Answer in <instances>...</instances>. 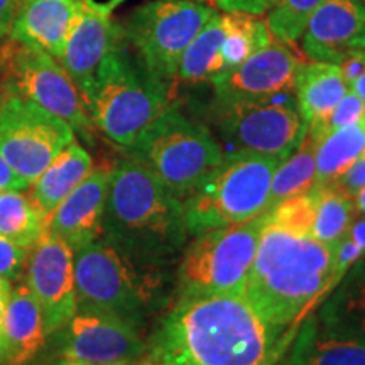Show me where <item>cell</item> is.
I'll use <instances>...</instances> for the list:
<instances>
[{
    "label": "cell",
    "mask_w": 365,
    "mask_h": 365,
    "mask_svg": "<svg viewBox=\"0 0 365 365\" xmlns=\"http://www.w3.org/2000/svg\"><path fill=\"white\" fill-rule=\"evenodd\" d=\"M7 41V39H6ZM6 41H0V83H2L4 75L7 70V53H6Z\"/></svg>",
    "instance_id": "7bdbcfd3"
},
{
    "label": "cell",
    "mask_w": 365,
    "mask_h": 365,
    "mask_svg": "<svg viewBox=\"0 0 365 365\" xmlns=\"http://www.w3.org/2000/svg\"><path fill=\"white\" fill-rule=\"evenodd\" d=\"M362 51H364V54H365V49H362Z\"/></svg>",
    "instance_id": "681fc988"
},
{
    "label": "cell",
    "mask_w": 365,
    "mask_h": 365,
    "mask_svg": "<svg viewBox=\"0 0 365 365\" xmlns=\"http://www.w3.org/2000/svg\"><path fill=\"white\" fill-rule=\"evenodd\" d=\"M336 245L267 215L250 267L245 299L271 325L298 328L333 289Z\"/></svg>",
    "instance_id": "7a4b0ae2"
},
{
    "label": "cell",
    "mask_w": 365,
    "mask_h": 365,
    "mask_svg": "<svg viewBox=\"0 0 365 365\" xmlns=\"http://www.w3.org/2000/svg\"><path fill=\"white\" fill-rule=\"evenodd\" d=\"M314 220L312 227L313 237L325 244L336 245L349 232L354 222V200L340 193L331 185L314 186Z\"/></svg>",
    "instance_id": "f546056e"
},
{
    "label": "cell",
    "mask_w": 365,
    "mask_h": 365,
    "mask_svg": "<svg viewBox=\"0 0 365 365\" xmlns=\"http://www.w3.org/2000/svg\"><path fill=\"white\" fill-rule=\"evenodd\" d=\"M182 200L135 159L110 168L102 239L132 262L163 269L186 242Z\"/></svg>",
    "instance_id": "3957f363"
},
{
    "label": "cell",
    "mask_w": 365,
    "mask_h": 365,
    "mask_svg": "<svg viewBox=\"0 0 365 365\" xmlns=\"http://www.w3.org/2000/svg\"><path fill=\"white\" fill-rule=\"evenodd\" d=\"M6 53L7 70L0 90L6 91V95L41 105L83 135L86 143L93 144V134L97 129L91 122L78 88L58 59L43 49L12 39L6 41Z\"/></svg>",
    "instance_id": "8fae6325"
},
{
    "label": "cell",
    "mask_w": 365,
    "mask_h": 365,
    "mask_svg": "<svg viewBox=\"0 0 365 365\" xmlns=\"http://www.w3.org/2000/svg\"><path fill=\"white\" fill-rule=\"evenodd\" d=\"M294 100L308 124V130L322 139L328 115L349 91L339 65L325 61L299 63L294 75Z\"/></svg>",
    "instance_id": "ffe728a7"
},
{
    "label": "cell",
    "mask_w": 365,
    "mask_h": 365,
    "mask_svg": "<svg viewBox=\"0 0 365 365\" xmlns=\"http://www.w3.org/2000/svg\"><path fill=\"white\" fill-rule=\"evenodd\" d=\"M365 153V118L357 124L340 127L322 137L317 149L314 186L330 185ZM313 186V188H314Z\"/></svg>",
    "instance_id": "484cf974"
},
{
    "label": "cell",
    "mask_w": 365,
    "mask_h": 365,
    "mask_svg": "<svg viewBox=\"0 0 365 365\" xmlns=\"http://www.w3.org/2000/svg\"><path fill=\"white\" fill-rule=\"evenodd\" d=\"M4 335L9 365H24L33 360L48 340L38 301L22 279L12 284L4 318Z\"/></svg>",
    "instance_id": "7402d4cb"
},
{
    "label": "cell",
    "mask_w": 365,
    "mask_h": 365,
    "mask_svg": "<svg viewBox=\"0 0 365 365\" xmlns=\"http://www.w3.org/2000/svg\"><path fill=\"white\" fill-rule=\"evenodd\" d=\"M93 171V159L85 148L73 140L68 144L53 163L41 173L31 188V198L44 217L51 215L68 195L71 193L90 173Z\"/></svg>",
    "instance_id": "cb8c5ba5"
},
{
    "label": "cell",
    "mask_w": 365,
    "mask_h": 365,
    "mask_svg": "<svg viewBox=\"0 0 365 365\" xmlns=\"http://www.w3.org/2000/svg\"><path fill=\"white\" fill-rule=\"evenodd\" d=\"M46 230V217L31 196L17 190L0 191V235L29 250Z\"/></svg>",
    "instance_id": "83f0119b"
},
{
    "label": "cell",
    "mask_w": 365,
    "mask_h": 365,
    "mask_svg": "<svg viewBox=\"0 0 365 365\" xmlns=\"http://www.w3.org/2000/svg\"><path fill=\"white\" fill-rule=\"evenodd\" d=\"M46 344L56 357L97 364H134L148 350L139 328L112 314L80 309Z\"/></svg>",
    "instance_id": "4fadbf2b"
},
{
    "label": "cell",
    "mask_w": 365,
    "mask_h": 365,
    "mask_svg": "<svg viewBox=\"0 0 365 365\" xmlns=\"http://www.w3.org/2000/svg\"><path fill=\"white\" fill-rule=\"evenodd\" d=\"M122 38V26L112 19V11L107 4L97 0L76 2L75 19L58 63L78 88L83 103L100 63Z\"/></svg>",
    "instance_id": "9a60e30c"
},
{
    "label": "cell",
    "mask_w": 365,
    "mask_h": 365,
    "mask_svg": "<svg viewBox=\"0 0 365 365\" xmlns=\"http://www.w3.org/2000/svg\"><path fill=\"white\" fill-rule=\"evenodd\" d=\"M323 327L344 336L365 340V261L346 271L314 313Z\"/></svg>",
    "instance_id": "603a6c76"
},
{
    "label": "cell",
    "mask_w": 365,
    "mask_h": 365,
    "mask_svg": "<svg viewBox=\"0 0 365 365\" xmlns=\"http://www.w3.org/2000/svg\"><path fill=\"white\" fill-rule=\"evenodd\" d=\"M161 274L98 239L75 250L76 304L80 312L112 314L139 328L161 299Z\"/></svg>",
    "instance_id": "5b68a950"
},
{
    "label": "cell",
    "mask_w": 365,
    "mask_h": 365,
    "mask_svg": "<svg viewBox=\"0 0 365 365\" xmlns=\"http://www.w3.org/2000/svg\"><path fill=\"white\" fill-rule=\"evenodd\" d=\"M12 284L0 277V365H9V352L6 344V335H4V318H6V309L11 296Z\"/></svg>",
    "instance_id": "8d00e7d4"
},
{
    "label": "cell",
    "mask_w": 365,
    "mask_h": 365,
    "mask_svg": "<svg viewBox=\"0 0 365 365\" xmlns=\"http://www.w3.org/2000/svg\"><path fill=\"white\" fill-rule=\"evenodd\" d=\"M349 88H350V90H352V91H354V93H355V95H357V97H359L360 100H362V102L365 103V71L362 73V75H360V76H359V78H357V80H355V81H354V83H352V85H350V86H349Z\"/></svg>",
    "instance_id": "b9f144b4"
},
{
    "label": "cell",
    "mask_w": 365,
    "mask_h": 365,
    "mask_svg": "<svg viewBox=\"0 0 365 365\" xmlns=\"http://www.w3.org/2000/svg\"><path fill=\"white\" fill-rule=\"evenodd\" d=\"M27 259V249L0 235V277L16 284L22 279Z\"/></svg>",
    "instance_id": "d6a6232c"
},
{
    "label": "cell",
    "mask_w": 365,
    "mask_h": 365,
    "mask_svg": "<svg viewBox=\"0 0 365 365\" xmlns=\"http://www.w3.org/2000/svg\"><path fill=\"white\" fill-rule=\"evenodd\" d=\"M364 24L365 0H325L301 36L303 51L313 61L339 65Z\"/></svg>",
    "instance_id": "ac0fdd59"
},
{
    "label": "cell",
    "mask_w": 365,
    "mask_h": 365,
    "mask_svg": "<svg viewBox=\"0 0 365 365\" xmlns=\"http://www.w3.org/2000/svg\"><path fill=\"white\" fill-rule=\"evenodd\" d=\"M213 14L212 7L195 0H153L132 11L122 31L144 66L173 85L182 53Z\"/></svg>",
    "instance_id": "30bf717a"
},
{
    "label": "cell",
    "mask_w": 365,
    "mask_h": 365,
    "mask_svg": "<svg viewBox=\"0 0 365 365\" xmlns=\"http://www.w3.org/2000/svg\"><path fill=\"white\" fill-rule=\"evenodd\" d=\"M340 73L346 85H352L355 80L365 71V54L362 49H349L339 63Z\"/></svg>",
    "instance_id": "d590c367"
},
{
    "label": "cell",
    "mask_w": 365,
    "mask_h": 365,
    "mask_svg": "<svg viewBox=\"0 0 365 365\" xmlns=\"http://www.w3.org/2000/svg\"><path fill=\"white\" fill-rule=\"evenodd\" d=\"M266 212L237 225L195 235L178 266V298L244 294Z\"/></svg>",
    "instance_id": "ba28073f"
},
{
    "label": "cell",
    "mask_w": 365,
    "mask_h": 365,
    "mask_svg": "<svg viewBox=\"0 0 365 365\" xmlns=\"http://www.w3.org/2000/svg\"><path fill=\"white\" fill-rule=\"evenodd\" d=\"M323 2L325 0H276L267 16L272 38L294 44L307 29L309 17Z\"/></svg>",
    "instance_id": "4dcf8cb0"
},
{
    "label": "cell",
    "mask_w": 365,
    "mask_h": 365,
    "mask_svg": "<svg viewBox=\"0 0 365 365\" xmlns=\"http://www.w3.org/2000/svg\"><path fill=\"white\" fill-rule=\"evenodd\" d=\"M46 365H137L134 364H97V362H86V360H75V359H63V357H54L51 362Z\"/></svg>",
    "instance_id": "60d3db41"
},
{
    "label": "cell",
    "mask_w": 365,
    "mask_h": 365,
    "mask_svg": "<svg viewBox=\"0 0 365 365\" xmlns=\"http://www.w3.org/2000/svg\"><path fill=\"white\" fill-rule=\"evenodd\" d=\"M73 140L75 130L63 118L31 100L7 95L0 108V156L29 185Z\"/></svg>",
    "instance_id": "7c38bea8"
},
{
    "label": "cell",
    "mask_w": 365,
    "mask_h": 365,
    "mask_svg": "<svg viewBox=\"0 0 365 365\" xmlns=\"http://www.w3.org/2000/svg\"><path fill=\"white\" fill-rule=\"evenodd\" d=\"M350 49H365V24L360 33L350 41Z\"/></svg>",
    "instance_id": "f6af8a7d"
},
{
    "label": "cell",
    "mask_w": 365,
    "mask_h": 365,
    "mask_svg": "<svg viewBox=\"0 0 365 365\" xmlns=\"http://www.w3.org/2000/svg\"><path fill=\"white\" fill-rule=\"evenodd\" d=\"M24 281L38 301L48 336L78 312L75 287V250L44 230L27 250Z\"/></svg>",
    "instance_id": "5bb4252c"
},
{
    "label": "cell",
    "mask_w": 365,
    "mask_h": 365,
    "mask_svg": "<svg viewBox=\"0 0 365 365\" xmlns=\"http://www.w3.org/2000/svg\"><path fill=\"white\" fill-rule=\"evenodd\" d=\"M78 0H21L9 39L33 46L59 59Z\"/></svg>",
    "instance_id": "d6986e66"
},
{
    "label": "cell",
    "mask_w": 365,
    "mask_h": 365,
    "mask_svg": "<svg viewBox=\"0 0 365 365\" xmlns=\"http://www.w3.org/2000/svg\"><path fill=\"white\" fill-rule=\"evenodd\" d=\"M223 36H225L223 17L213 14L212 19L203 26V29L196 34V38L182 53L176 78L195 85L210 81L225 70L220 54Z\"/></svg>",
    "instance_id": "d4e9b609"
},
{
    "label": "cell",
    "mask_w": 365,
    "mask_h": 365,
    "mask_svg": "<svg viewBox=\"0 0 365 365\" xmlns=\"http://www.w3.org/2000/svg\"><path fill=\"white\" fill-rule=\"evenodd\" d=\"M213 118L227 154H259L282 163L308 134V124L289 91L264 98L213 105Z\"/></svg>",
    "instance_id": "9c48e42d"
},
{
    "label": "cell",
    "mask_w": 365,
    "mask_h": 365,
    "mask_svg": "<svg viewBox=\"0 0 365 365\" xmlns=\"http://www.w3.org/2000/svg\"><path fill=\"white\" fill-rule=\"evenodd\" d=\"M21 0H0V41L9 39Z\"/></svg>",
    "instance_id": "74e56055"
},
{
    "label": "cell",
    "mask_w": 365,
    "mask_h": 365,
    "mask_svg": "<svg viewBox=\"0 0 365 365\" xmlns=\"http://www.w3.org/2000/svg\"><path fill=\"white\" fill-rule=\"evenodd\" d=\"M298 328L267 323L244 294L178 298L150 336L149 357L158 365H276Z\"/></svg>",
    "instance_id": "6da1fadb"
},
{
    "label": "cell",
    "mask_w": 365,
    "mask_h": 365,
    "mask_svg": "<svg viewBox=\"0 0 365 365\" xmlns=\"http://www.w3.org/2000/svg\"><path fill=\"white\" fill-rule=\"evenodd\" d=\"M110 170H93L46 218V232L73 250L102 239Z\"/></svg>",
    "instance_id": "e0dca14e"
},
{
    "label": "cell",
    "mask_w": 365,
    "mask_h": 365,
    "mask_svg": "<svg viewBox=\"0 0 365 365\" xmlns=\"http://www.w3.org/2000/svg\"><path fill=\"white\" fill-rule=\"evenodd\" d=\"M129 153L180 198H186L223 159L212 132L173 105L140 134Z\"/></svg>",
    "instance_id": "52a82bcc"
},
{
    "label": "cell",
    "mask_w": 365,
    "mask_h": 365,
    "mask_svg": "<svg viewBox=\"0 0 365 365\" xmlns=\"http://www.w3.org/2000/svg\"><path fill=\"white\" fill-rule=\"evenodd\" d=\"M319 140L322 139L308 130L299 148L277 166L269 191L267 210L287 198L308 193L313 188L317 180V149Z\"/></svg>",
    "instance_id": "4316f807"
},
{
    "label": "cell",
    "mask_w": 365,
    "mask_h": 365,
    "mask_svg": "<svg viewBox=\"0 0 365 365\" xmlns=\"http://www.w3.org/2000/svg\"><path fill=\"white\" fill-rule=\"evenodd\" d=\"M170 102L171 85L154 76L122 38L100 63L85 107L95 129L129 149Z\"/></svg>",
    "instance_id": "277c9868"
},
{
    "label": "cell",
    "mask_w": 365,
    "mask_h": 365,
    "mask_svg": "<svg viewBox=\"0 0 365 365\" xmlns=\"http://www.w3.org/2000/svg\"><path fill=\"white\" fill-rule=\"evenodd\" d=\"M352 200H354L355 212H359V213H362V215H365V186L359 191L357 195L354 196Z\"/></svg>",
    "instance_id": "ee69618b"
},
{
    "label": "cell",
    "mask_w": 365,
    "mask_h": 365,
    "mask_svg": "<svg viewBox=\"0 0 365 365\" xmlns=\"http://www.w3.org/2000/svg\"><path fill=\"white\" fill-rule=\"evenodd\" d=\"M281 161L259 154H223L222 163L182 202L186 232L244 223L267 212L272 176Z\"/></svg>",
    "instance_id": "8992f818"
},
{
    "label": "cell",
    "mask_w": 365,
    "mask_h": 365,
    "mask_svg": "<svg viewBox=\"0 0 365 365\" xmlns=\"http://www.w3.org/2000/svg\"><path fill=\"white\" fill-rule=\"evenodd\" d=\"M140 365H158V364H154V362H150V360H149V362H145V364H140Z\"/></svg>",
    "instance_id": "c3c4849f"
},
{
    "label": "cell",
    "mask_w": 365,
    "mask_h": 365,
    "mask_svg": "<svg viewBox=\"0 0 365 365\" xmlns=\"http://www.w3.org/2000/svg\"><path fill=\"white\" fill-rule=\"evenodd\" d=\"M222 17L223 27H225V36H223L220 54L225 70L239 66L250 54L266 48L272 41L267 21L261 19V16L227 12Z\"/></svg>",
    "instance_id": "f1b7e54d"
},
{
    "label": "cell",
    "mask_w": 365,
    "mask_h": 365,
    "mask_svg": "<svg viewBox=\"0 0 365 365\" xmlns=\"http://www.w3.org/2000/svg\"><path fill=\"white\" fill-rule=\"evenodd\" d=\"M299 59L289 44L276 39L240 63L213 76L215 91L213 105H225L239 100L264 98L291 91Z\"/></svg>",
    "instance_id": "2e32d148"
},
{
    "label": "cell",
    "mask_w": 365,
    "mask_h": 365,
    "mask_svg": "<svg viewBox=\"0 0 365 365\" xmlns=\"http://www.w3.org/2000/svg\"><path fill=\"white\" fill-rule=\"evenodd\" d=\"M330 185L333 188L339 190L340 193L349 196V198H354V196L365 186V153L360 158L355 159L352 166H350L345 173H341L335 181L330 182Z\"/></svg>",
    "instance_id": "836d02e7"
},
{
    "label": "cell",
    "mask_w": 365,
    "mask_h": 365,
    "mask_svg": "<svg viewBox=\"0 0 365 365\" xmlns=\"http://www.w3.org/2000/svg\"><path fill=\"white\" fill-rule=\"evenodd\" d=\"M365 118V103L360 100L352 90L344 95V98L336 103V107L333 108V112L328 115V118L323 124L322 135H327L328 132L340 129V127L357 124V122Z\"/></svg>",
    "instance_id": "1f68e13d"
},
{
    "label": "cell",
    "mask_w": 365,
    "mask_h": 365,
    "mask_svg": "<svg viewBox=\"0 0 365 365\" xmlns=\"http://www.w3.org/2000/svg\"><path fill=\"white\" fill-rule=\"evenodd\" d=\"M345 235H349L359 245V249L362 250V259L365 261V215L360 218H354V222L350 223L349 232Z\"/></svg>",
    "instance_id": "ab89813d"
},
{
    "label": "cell",
    "mask_w": 365,
    "mask_h": 365,
    "mask_svg": "<svg viewBox=\"0 0 365 365\" xmlns=\"http://www.w3.org/2000/svg\"><path fill=\"white\" fill-rule=\"evenodd\" d=\"M29 182L22 180L19 175H16L11 170V166L4 161V158L0 156V191L2 190H17V191H26L29 188Z\"/></svg>",
    "instance_id": "f35d334b"
},
{
    "label": "cell",
    "mask_w": 365,
    "mask_h": 365,
    "mask_svg": "<svg viewBox=\"0 0 365 365\" xmlns=\"http://www.w3.org/2000/svg\"><path fill=\"white\" fill-rule=\"evenodd\" d=\"M289 365H365V340L327 330L309 314L289 346Z\"/></svg>",
    "instance_id": "44dd1931"
},
{
    "label": "cell",
    "mask_w": 365,
    "mask_h": 365,
    "mask_svg": "<svg viewBox=\"0 0 365 365\" xmlns=\"http://www.w3.org/2000/svg\"><path fill=\"white\" fill-rule=\"evenodd\" d=\"M217 6L225 12H242L250 16H262L269 12L276 0H215Z\"/></svg>",
    "instance_id": "e575fe53"
},
{
    "label": "cell",
    "mask_w": 365,
    "mask_h": 365,
    "mask_svg": "<svg viewBox=\"0 0 365 365\" xmlns=\"http://www.w3.org/2000/svg\"><path fill=\"white\" fill-rule=\"evenodd\" d=\"M124 2H125V0H107V2H105V4H107V7L113 12V9L118 7V6H120V4H124ZM195 2H203V0H195Z\"/></svg>",
    "instance_id": "bcb514c9"
},
{
    "label": "cell",
    "mask_w": 365,
    "mask_h": 365,
    "mask_svg": "<svg viewBox=\"0 0 365 365\" xmlns=\"http://www.w3.org/2000/svg\"><path fill=\"white\" fill-rule=\"evenodd\" d=\"M6 97H7V95H6V91H4V90H0V108H2L4 102H6Z\"/></svg>",
    "instance_id": "7dc6e473"
}]
</instances>
